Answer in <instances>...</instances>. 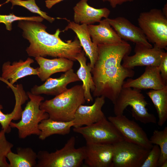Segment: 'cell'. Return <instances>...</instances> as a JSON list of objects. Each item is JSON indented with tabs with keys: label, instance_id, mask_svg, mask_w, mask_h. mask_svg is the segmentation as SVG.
Here are the masks:
<instances>
[{
	"label": "cell",
	"instance_id": "6da1fadb",
	"mask_svg": "<svg viewBox=\"0 0 167 167\" xmlns=\"http://www.w3.org/2000/svg\"><path fill=\"white\" fill-rule=\"evenodd\" d=\"M98 47V57L91 71L95 87L93 96H103L113 104L125 79L135 75L132 69L121 64L123 58L130 54L132 48L124 40L119 43L99 45Z\"/></svg>",
	"mask_w": 167,
	"mask_h": 167
},
{
	"label": "cell",
	"instance_id": "7a4b0ae2",
	"mask_svg": "<svg viewBox=\"0 0 167 167\" xmlns=\"http://www.w3.org/2000/svg\"><path fill=\"white\" fill-rule=\"evenodd\" d=\"M18 26L23 30V37L30 43L26 49L29 56L63 58L74 61L82 50L77 36L73 41H64L59 37L61 31L59 28L51 34L46 32L47 27L41 22L21 20Z\"/></svg>",
	"mask_w": 167,
	"mask_h": 167
},
{
	"label": "cell",
	"instance_id": "3957f363",
	"mask_svg": "<svg viewBox=\"0 0 167 167\" xmlns=\"http://www.w3.org/2000/svg\"><path fill=\"white\" fill-rule=\"evenodd\" d=\"M85 101L82 85H77L51 99L43 101L40 108L47 113L50 119L69 122L73 120L78 108Z\"/></svg>",
	"mask_w": 167,
	"mask_h": 167
},
{
	"label": "cell",
	"instance_id": "277c9868",
	"mask_svg": "<svg viewBox=\"0 0 167 167\" xmlns=\"http://www.w3.org/2000/svg\"><path fill=\"white\" fill-rule=\"evenodd\" d=\"M75 137L72 136L62 148L54 152L39 151L36 167H80L85 158V146L75 148Z\"/></svg>",
	"mask_w": 167,
	"mask_h": 167
},
{
	"label": "cell",
	"instance_id": "5b68a950",
	"mask_svg": "<svg viewBox=\"0 0 167 167\" xmlns=\"http://www.w3.org/2000/svg\"><path fill=\"white\" fill-rule=\"evenodd\" d=\"M148 103L141 90L130 87H123L113 104L115 116L123 114L126 108L131 107L132 117L145 124L156 122L155 115L149 113L146 108Z\"/></svg>",
	"mask_w": 167,
	"mask_h": 167
},
{
	"label": "cell",
	"instance_id": "8992f818",
	"mask_svg": "<svg viewBox=\"0 0 167 167\" xmlns=\"http://www.w3.org/2000/svg\"><path fill=\"white\" fill-rule=\"evenodd\" d=\"M30 100L23 110L21 120L17 123L11 122V128H16L18 137L24 139L31 135L39 136L41 131L38 126L41 122L49 118V114L40 108L41 103L44 98L40 95H35L30 92L27 93Z\"/></svg>",
	"mask_w": 167,
	"mask_h": 167
},
{
	"label": "cell",
	"instance_id": "52a82bcc",
	"mask_svg": "<svg viewBox=\"0 0 167 167\" xmlns=\"http://www.w3.org/2000/svg\"><path fill=\"white\" fill-rule=\"evenodd\" d=\"M138 24L150 43L162 49L167 47V16L156 8L141 13Z\"/></svg>",
	"mask_w": 167,
	"mask_h": 167
},
{
	"label": "cell",
	"instance_id": "ba28073f",
	"mask_svg": "<svg viewBox=\"0 0 167 167\" xmlns=\"http://www.w3.org/2000/svg\"><path fill=\"white\" fill-rule=\"evenodd\" d=\"M82 135L86 143L113 144L124 140L119 132L106 118L89 126L74 127Z\"/></svg>",
	"mask_w": 167,
	"mask_h": 167
},
{
	"label": "cell",
	"instance_id": "9c48e42d",
	"mask_svg": "<svg viewBox=\"0 0 167 167\" xmlns=\"http://www.w3.org/2000/svg\"><path fill=\"white\" fill-rule=\"evenodd\" d=\"M113 145V167H141L150 150L124 140Z\"/></svg>",
	"mask_w": 167,
	"mask_h": 167
},
{
	"label": "cell",
	"instance_id": "30bf717a",
	"mask_svg": "<svg viewBox=\"0 0 167 167\" xmlns=\"http://www.w3.org/2000/svg\"><path fill=\"white\" fill-rule=\"evenodd\" d=\"M108 120L119 132L124 140L148 149L153 145L143 128L133 120H131L123 114L110 116Z\"/></svg>",
	"mask_w": 167,
	"mask_h": 167
},
{
	"label": "cell",
	"instance_id": "8fae6325",
	"mask_svg": "<svg viewBox=\"0 0 167 167\" xmlns=\"http://www.w3.org/2000/svg\"><path fill=\"white\" fill-rule=\"evenodd\" d=\"M135 54L125 56L122 65L126 68L133 69L138 66H158L165 52L154 45L149 48L141 44H135Z\"/></svg>",
	"mask_w": 167,
	"mask_h": 167
},
{
	"label": "cell",
	"instance_id": "7c38bea8",
	"mask_svg": "<svg viewBox=\"0 0 167 167\" xmlns=\"http://www.w3.org/2000/svg\"><path fill=\"white\" fill-rule=\"evenodd\" d=\"M106 19L122 40L130 41L135 44L143 45L149 48L153 47L141 28L135 25L127 19L119 16Z\"/></svg>",
	"mask_w": 167,
	"mask_h": 167
},
{
	"label": "cell",
	"instance_id": "4fadbf2b",
	"mask_svg": "<svg viewBox=\"0 0 167 167\" xmlns=\"http://www.w3.org/2000/svg\"><path fill=\"white\" fill-rule=\"evenodd\" d=\"M84 161L89 167H113V149L109 144L86 143Z\"/></svg>",
	"mask_w": 167,
	"mask_h": 167
},
{
	"label": "cell",
	"instance_id": "5bb4252c",
	"mask_svg": "<svg viewBox=\"0 0 167 167\" xmlns=\"http://www.w3.org/2000/svg\"><path fill=\"white\" fill-rule=\"evenodd\" d=\"M80 81L73 69L71 68L58 78L49 77L42 85H34L31 88L30 92L35 95L45 94L56 96L67 90L68 84Z\"/></svg>",
	"mask_w": 167,
	"mask_h": 167
},
{
	"label": "cell",
	"instance_id": "9a60e30c",
	"mask_svg": "<svg viewBox=\"0 0 167 167\" xmlns=\"http://www.w3.org/2000/svg\"><path fill=\"white\" fill-rule=\"evenodd\" d=\"M105 99L103 96L96 97L92 105H80L74 115L73 127L89 126L106 118L102 110L105 102Z\"/></svg>",
	"mask_w": 167,
	"mask_h": 167
},
{
	"label": "cell",
	"instance_id": "2e32d148",
	"mask_svg": "<svg viewBox=\"0 0 167 167\" xmlns=\"http://www.w3.org/2000/svg\"><path fill=\"white\" fill-rule=\"evenodd\" d=\"M167 86L163 80L157 66H146L145 71L140 77L133 79L128 78L124 81L123 87H130L141 90H159Z\"/></svg>",
	"mask_w": 167,
	"mask_h": 167
},
{
	"label": "cell",
	"instance_id": "e0dca14e",
	"mask_svg": "<svg viewBox=\"0 0 167 167\" xmlns=\"http://www.w3.org/2000/svg\"><path fill=\"white\" fill-rule=\"evenodd\" d=\"M34 62L32 59L28 58L25 61L22 60L13 62L11 64L9 61L4 62L2 66V74L0 80L6 81L13 85L19 79L31 75H37V68L31 66Z\"/></svg>",
	"mask_w": 167,
	"mask_h": 167
},
{
	"label": "cell",
	"instance_id": "ac0fdd59",
	"mask_svg": "<svg viewBox=\"0 0 167 167\" xmlns=\"http://www.w3.org/2000/svg\"><path fill=\"white\" fill-rule=\"evenodd\" d=\"M88 0H80L73 7L74 22L87 25L99 22L103 18H108L110 11L106 7L96 8L90 6Z\"/></svg>",
	"mask_w": 167,
	"mask_h": 167
},
{
	"label": "cell",
	"instance_id": "d6986e66",
	"mask_svg": "<svg viewBox=\"0 0 167 167\" xmlns=\"http://www.w3.org/2000/svg\"><path fill=\"white\" fill-rule=\"evenodd\" d=\"M65 19L67 21L68 24L62 31L64 32L70 29L75 33L81 46L90 60V66L92 69L98 57V45L94 43L92 41L88 25L80 24L66 19Z\"/></svg>",
	"mask_w": 167,
	"mask_h": 167
},
{
	"label": "cell",
	"instance_id": "ffe728a7",
	"mask_svg": "<svg viewBox=\"0 0 167 167\" xmlns=\"http://www.w3.org/2000/svg\"><path fill=\"white\" fill-rule=\"evenodd\" d=\"M39 65L37 67V75L42 81H45L52 75L65 72L72 68L73 61L65 58L49 59L42 57L35 58Z\"/></svg>",
	"mask_w": 167,
	"mask_h": 167
},
{
	"label": "cell",
	"instance_id": "44dd1931",
	"mask_svg": "<svg viewBox=\"0 0 167 167\" xmlns=\"http://www.w3.org/2000/svg\"><path fill=\"white\" fill-rule=\"evenodd\" d=\"M88 27L92 42L97 45L117 44L123 41L106 18L101 20L98 25H89Z\"/></svg>",
	"mask_w": 167,
	"mask_h": 167
},
{
	"label": "cell",
	"instance_id": "7402d4cb",
	"mask_svg": "<svg viewBox=\"0 0 167 167\" xmlns=\"http://www.w3.org/2000/svg\"><path fill=\"white\" fill-rule=\"evenodd\" d=\"M85 55L84 51L82 50L75 58L76 60L79 62L80 66L76 74L83 82L82 85L84 98L86 101L89 103L93 101L91 91L93 92L95 87L91 73L92 68L89 63L87 64V59Z\"/></svg>",
	"mask_w": 167,
	"mask_h": 167
},
{
	"label": "cell",
	"instance_id": "603a6c76",
	"mask_svg": "<svg viewBox=\"0 0 167 167\" xmlns=\"http://www.w3.org/2000/svg\"><path fill=\"white\" fill-rule=\"evenodd\" d=\"M73 121L62 122L54 120L49 118L42 121L39 123V129L41 131L39 138L44 140L52 135H65L69 134L72 127Z\"/></svg>",
	"mask_w": 167,
	"mask_h": 167
},
{
	"label": "cell",
	"instance_id": "cb8c5ba5",
	"mask_svg": "<svg viewBox=\"0 0 167 167\" xmlns=\"http://www.w3.org/2000/svg\"><path fill=\"white\" fill-rule=\"evenodd\" d=\"M37 157V153L29 147H18L16 153L11 151L6 156L9 167H36Z\"/></svg>",
	"mask_w": 167,
	"mask_h": 167
},
{
	"label": "cell",
	"instance_id": "d4e9b609",
	"mask_svg": "<svg viewBox=\"0 0 167 167\" xmlns=\"http://www.w3.org/2000/svg\"><path fill=\"white\" fill-rule=\"evenodd\" d=\"M15 100V105L13 110L9 113H2V109L3 108L0 104V124L2 129L6 133L8 134L11 131L10 124L12 120H17L21 118L23 110L22 105L28 99L27 95L22 92H17L14 93Z\"/></svg>",
	"mask_w": 167,
	"mask_h": 167
},
{
	"label": "cell",
	"instance_id": "484cf974",
	"mask_svg": "<svg viewBox=\"0 0 167 167\" xmlns=\"http://www.w3.org/2000/svg\"><path fill=\"white\" fill-rule=\"evenodd\" d=\"M156 110L158 125L162 126L167 119V86L159 90H151L146 93Z\"/></svg>",
	"mask_w": 167,
	"mask_h": 167
},
{
	"label": "cell",
	"instance_id": "4316f807",
	"mask_svg": "<svg viewBox=\"0 0 167 167\" xmlns=\"http://www.w3.org/2000/svg\"><path fill=\"white\" fill-rule=\"evenodd\" d=\"M153 144L158 145L161 151V154L158 167H161L163 163L167 160V127L162 130H155L149 139Z\"/></svg>",
	"mask_w": 167,
	"mask_h": 167
},
{
	"label": "cell",
	"instance_id": "83f0119b",
	"mask_svg": "<svg viewBox=\"0 0 167 167\" xmlns=\"http://www.w3.org/2000/svg\"><path fill=\"white\" fill-rule=\"evenodd\" d=\"M12 4L11 9L15 5L23 7L32 12L37 14L50 23L54 22L55 19L48 16L46 13L41 11L36 5L35 0H7L4 3L0 5V6L8 2Z\"/></svg>",
	"mask_w": 167,
	"mask_h": 167
},
{
	"label": "cell",
	"instance_id": "f1b7e54d",
	"mask_svg": "<svg viewBox=\"0 0 167 167\" xmlns=\"http://www.w3.org/2000/svg\"><path fill=\"white\" fill-rule=\"evenodd\" d=\"M6 133L2 129L0 131V167H9V163L6 161V156L12 151L13 144L9 142L5 136Z\"/></svg>",
	"mask_w": 167,
	"mask_h": 167
},
{
	"label": "cell",
	"instance_id": "f546056e",
	"mask_svg": "<svg viewBox=\"0 0 167 167\" xmlns=\"http://www.w3.org/2000/svg\"><path fill=\"white\" fill-rule=\"evenodd\" d=\"M44 19L40 16L20 17L16 16L13 13L9 15H0V23L4 24L6 29L9 31L12 30V23L15 21L24 20L41 22Z\"/></svg>",
	"mask_w": 167,
	"mask_h": 167
},
{
	"label": "cell",
	"instance_id": "4dcf8cb0",
	"mask_svg": "<svg viewBox=\"0 0 167 167\" xmlns=\"http://www.w3.org/2000/svg\"><path fill=\"white\" fill-rule=\"evenodd\" d=\"M161 151L159 146L153 145L141 167H157L160 159Z\"/></svg>",
	"mask_w": 167,
	"mask_h": 167
},
{
	"label": "cell",
	"instance_id": "1f68e13d",
	"mask_svg": "<svg viewBox=\"0 0 167 167\" xmlns=\"http://www.w3.org/2000/svg\"><path fill=\"white\" fill-rule=\"evenodd\" d=\"M164 82L167 84V53L165 52L158 66Z\"/></svg>",
	"mask_w": 167,
	"mask_h": 167
},
{
	"label": "cell",
	"instance_id": "d6a6232c",
	"mask_svg": "<svg viewBox=\"0 0 167 167\" xmlns=\"http://www.w3.org/2000/svg\"><path fill=\"white\" fill-rule=\"evenodd\" d=\"M105 2H108L109 3L111 6L113 8H115L118 5H122L123 3L133 1L134 0H101Z\"/></svg>",
	"mask_w": 167,
	"mask_h": 167
},
{
	"label": "cell",
	"instance_id": "836d02e7",
	"mask_svg": "<svg viewBox=\"0 0 167 167\" xmlns=\"http://www.w3.org/2000/svg\"><path fill=\"white\" fill-rule=\"evenodd\" d=\"M64 0H46L45 1L46 6L48 9L51 8L54 5Z\"/></svg>",
	"mask_w": 167,
	"mask_h": 167
},
{
	"label": "cell",
	"instance_id": "e575fe53",
	"mask_svg": "<svg viewBox=\"0 0 167 167\" xmlns=\"http://www.w3.org/2000/svg\"><path fill=\"white\" fill-rule=\"evenodd\" d=\"M162 12L166 16H167V4L166 3L164 6L162 10Z\"/></svg>",
	"mask_w": 167,
	"mask_h": 167
},
{
	"label": "cell",
	"instance_id": "d590c367",
	"mask_svg": "<svg viewBox=\"0 0 167 167\" xmlns=\"http://www.w3.org/2000/svg\"><path fill=\"white\" fill-rule=\"evenodd\" d=\"M167 167V160L165 161L162 164L161 167Z\"/></svg>",
	"mask_w": 167,
	"mask_h": 167
}]
</instances>
